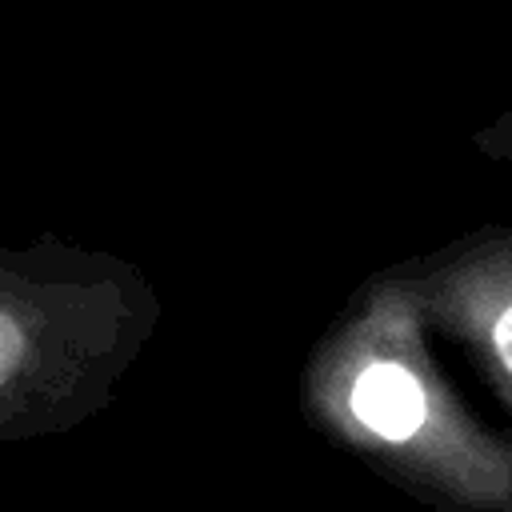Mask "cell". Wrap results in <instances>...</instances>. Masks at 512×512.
Instances as JSON below:
<instances>
[{
	"label": "cell",
	"mask_w": 512,
	"mask_h": 512,
	"mask_svg": "<svg viewBox=\"0 0 512 512\" xmlns=\"http://www.w3.org/2000/svg\"><path fill=\"white\" fill-rule=\"evenodd\" d=\"M164 316L148 272L52 232L0 252V440L64 436L112 400Z\"/></svg>",
	"instance_id": "7a4b0ae2"
},
{
	"label": "cell",
	"mask_w": 512,
	"mask_h": 512,
	"mask_svg": "<svg viewBox=\"0 0 512 512\" xmlns=\"http://www.w3.org/2000/svg\"><path fill=\"white\" fill-rule=\"evenodd\" d=\"M472 148L492 164H512V104L472 132Z\"/></svg>",
	"instance_id": "277c9868"
},
{
	"label": "cell",
	"mask_w": 512,
	"mask_h": 512,
	"mask_svg": "<svg viewBox=\"0 0 512 512\" xmlns=\"http://www.w3.org/2000/svg\"><path fill=\"white\" fill-rule=\"evenodd\" d=\"M380 272L512 408V224H480Z\"/></svg>",
	"instance_id": "3957f363"
},
{
	"label": "cell",
	"mask_w": 512,
	"mask_h": 512,
	"mask_svg": "<svg viewBox=\"0 0 512 512\" xmlns=\"http://www.w3.org/2000/svg\"><path fill=\"white\" fill-rule=\"evenodd\" d=\"M416 304L372 272L316 336L304 420L436 512H512V428L488 424L444 376Z\"/></svg>",
	"instance_id": "6da1fadb"
}]
</instances>
